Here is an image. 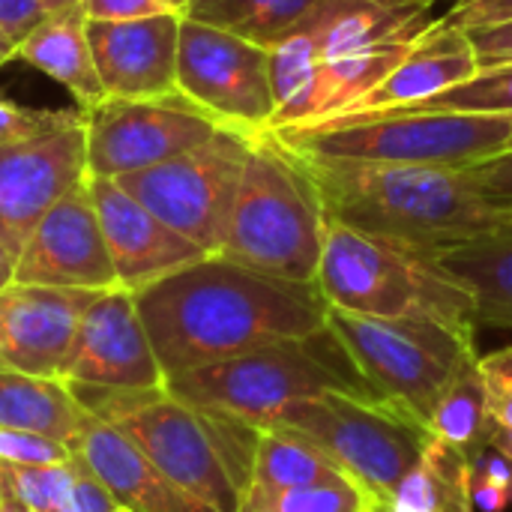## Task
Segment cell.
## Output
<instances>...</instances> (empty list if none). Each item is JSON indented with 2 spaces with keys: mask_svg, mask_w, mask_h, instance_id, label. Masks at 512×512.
<instances>
[{
  "mask_svg": "<svg viewBox=\"0 0 512 512\" xmlns=\"http://www.w3.org/2000/svg\"><path fill=\"white\" fill-rule=\"evenodd\" d=\"M135 303L165 381L282 339L312 336L330 315L318 285L282 282L222 255H204L141 288Z\"/></svg>",
  "mask_w": 512,
  "mask_h": 512,
  "instance_id": "cell-1",
  "label": "cell"
},
{
  "mask_svg": "<svg viewBox=\"0 0 512 512\" xmlns=\"http://www.w3.org/2000/svg\"><path fill=\"white\" fill-rule=\"evenodd\" d=\"M297 159L309 168L327 219L432 255L512 225V207L489 198L474 168Z\"/></svg>",
  "mask_w": 512,
  "mask_h": 512,
  "instance_id": "cell-2",
  "label": "cell"
},
{
  "mask_svg": "<svg viewBox=\"0 0 512 512\" xmlns=\"http://www.w3.org/2000/svg\"><path fill=\"white\" fill-rule=\"evenodd\" d=\"M165 390L186 405L228 414L255 429H270L291 405L324 393L381 399L330 327L174 375Z\"/></svg>",
  "mask_w": 512,
  "mask_h": 512,
  "instance_id": "cell-3",
  "label": "cell"
},
{
  "mask_svg": "<svg viewBox=\"0 0 512 512\" xmlns=\"http://www.w3.org/2000/svg\"><path fill=\"white\" fill-rule=\"evenodd\" d=\"M294 156L315 162L477 168L512 153V114L369 111L270 132Z\"/></svg>",
  "mask_w": 512,
  "mask_h": 512,
  "instance_id": "cell-4",
  "label": "cell"
},
{
  "mask_svg": "<svg viewBox=\"0 0 512 512\" xmlns=\"http://www.w3.org/2000/svg\"><path fill=\"white\" fill-rule=\"evenodd\" d=\"M327 210L309 168L270 132L252 141L219 255L255 273L315 285Z\"/></svg>",
  "mask_w": 512,
  "mask_h": 512,
  "instance_id": "cell-5",
  "label": "cell"
},
{
  "mask_svg": "<svg viewBox=\"0 0 512 512\" xmlns=\"http://www.w3.org/2000/svg\"><path fill=\"white\" fill-rule=\"evenodd\" d=\"M318 291L330 309L366 318H438L477 330L471 291L432 255L327 219Z\"/></svg>",
  "mask_w": 512,
  "mask_h": 512,
  "instance_id": "cell-6",
  "label": "cell"
},
{
  "mask_svg": "<svg viewBox=\"0 0 512 512\" xmlns=\"http://www.w3.org/2000/svg\"><path fill=\"white\" fill-rule=\"evenodd\" d=\"M174 486L216 512H240L261 429L180 402L165 387L144 390L108 420Z\"/></svg>",
  "mask_w": 512,
  "mask_h": 512,
  "instance_id": "cell-7",
  "label": "cell"
},
{
  "mask_svg": "<svg viewBox=\"0 0 512 512\" xmlns=\"http://www.w3.org/2000/svg\"><path fill=\"white\" fill-rule=\"evenodd\" d=\"M438 0H318L303 27L318 54L315 120L348 114L435 21ZM309 126V123H303Z\"/></svg>",
  "mask_w": 512,
  "mask_h": 512,
  "instance_id": "cell-8",
  "label": "cell"
},
{
  "mask_svg": "<svg viewBox=\"0 0 512 512\" xmlns=\"http://www.w3.org/2000/svg\"><path fill=\"white\" fill-rule=\"evenodd\" d=\"M327 327L375 393L426 426L441 390L480 357L474 327L438 318H366L330 309Z\"/></svg>",
  "mask_w": 512,
  "mask_h": 512,
  "instance_id": "cell-9",
  "label": "cell"
},
{
  "mask_svg": "<svg viewBox=\"0 0 512 512\" xmlns=\"http://www.w3.org/2000/svg\"><path fill=\"white\" fill-rule=\"evenodd\" d=\"M273 426L300 432L339 474L387 507L399 480L423 456L432 432L426 423L384 399L324 393L291 405ZM270 426V429H273Z\"/></svg>",
  "mask_w": 512,
  "mask_h": 512,
  "instance_id": "cell-10",
  "label": "cell"
},
{
  "mask_svg": "<svg viewBox=\"0 0 512 512\" xmlns=\"http://www.w3.org/2000/svg\"><path fill=\"white\" fill-rule=\"evenodd\" d=\"M252 141V135L216 129L204 144L153 168L123 174L117 183L177 234L207 255H219Z\"/></svg>",
  "mask_w": 512,
  "mask_h": 512,
  "instance_id": "cell-11",
  "label": "cell"
},
{
  "mask_svg": "<svg viewBox=\"0 0 512 512\" xmlns=\"http://www.w3.org/2000/svg\"><path fill=\"white\" fill-rule=\"evenodd\" d=\"M177 93L219 129L258 138L270 132L276 114L270 48L183 15Z\"/></svg>",
  "mask_w": 512,
  "mask_h": 512,
  "instance_id": "cell-12",
  "label": "cell"
},
{
  "mask_svg": "<svg viewBox=\"0 0 512 512\" xmlns=\"http://www.w3.org/2000/svg\"><path fill=\"white\" fill-rule=\"evenodd\" d=\"M219 126L183 96L105 99L84 111L87 174L117 180L204 144Z\"/></svg>",
  "mask_w": 512,
  "mask_h": 512,
  "instance_id": "cell-13",
  "label": "cell"
},
{
  "mask_svg": "<svg viewBox=\"0 0 512 512\" xmlns=\"http://www.w3.org/2000/svg\"><path fill=\"white\" fill-rule=\"evenodd\" d=\"M60 381L105 390L165 387V372L132 291L108 288L90 300L78 321Z\"/></svg>",
  "mask_w": 512,
  "mask_h": 512,
  "instance_id": "cell-14",
  "label": "cell"
},
{
  "mask_svg": "<svg viewBox=\"0 0 512 512\" xmlns=\"http://www.w3.org/2000/svg\"><path fill=\"white\" fill-rule=\"evenodd\" d=\"M87 177L36 222L15 258L12 282L69 291L120 288Z\"/></svg>",
  "mask_w": 512,
  "mask_h": 512,
  "instance_id": "cell-15",
  "label": "cell"
},
{
  "mask_svg": "<svg viewBox=\"0 0 512 512\" xmlns=\"http://www.w3.org/2000/svg\"><path fill=\"white\" fill-rule=\"evenodd\" d=\"M84 177V123L30 144L0 147V237L15 258L36 222Z\"/></svg>",
  "mask_w": 512,
  "mask_h": 512,
  "instance_id": "cell-16",
  "label": "cell"
},
{
  "mask_svg": "<svg viewBox=\"0 0 512 512\" xmlns=\"http://www.w3.org/2000/svg\"><path fill=\"white\" fill-rule=\"evenodd\" d=\"M87 180L120 288L138 294L141 288L207 255L201 246H195L171 225H165L138 198H132L117 180L108 177H87Z\"/></svg>",
  "mask_w": 512,
  "mask_h": 512,
  "instance_id": "cell-17",
  "label": "cell"
},
{
  "mask_svg": "<svg viewBox=\"0 0 512 512\" xmlns=\"http://www.w3.org/2000/svg\"><path fill=\"white\" fill-rule=\"evenodd\" d=\"M96 294L21 282L0 288V372L60 378L78 321Z\"/></svg>",
  "mask_w": 512,
  "mask_h": 512,
  "instance_id": "cell-18",
  "label": "cell"
},
{
  "mask_svg": "<svg viewBox=\"0 0 512 512\" xmlns=\"http://www.w3.org/2000/svg\"><path fill=\"white\" fill-rule=\"evenodd\" d=\"M183 15L87 21L93 63L108 99H165L177 93Z\"/></svg>",
  "mask_w": 512,
  "mask_h": 512,
  "instance_id": "cell-19",
  "label": "cell"
},
{
  "mask_svg": "<svg viewBox=\"0 0 512 512\" xmlns=\"http://www.w3.org/2000/svg\"><path fill=\"white\" fill-rule=\"evenodd\" d=\"M477 72H480V60L471 33L444 21L441 15L423 30V36L411 45V51L399 60V66L372 93H366L348 114L408 108L438 93H447L456 84H465Z\"/></svg>",
  "mask_w": 512,
  "mask_h": 512,
  "instance_id": "cell-20",
  "label": "cell"
},
{
  "mask_svg": "<svg viewBox=\"0 0 512 512\" xmlns=\"http://www.w3.org/2000/svg\"><path fill=\"white\" fill-rule=\"evenodd\" d=\"M69 447L87 462V468L126 512H216L174 486L123 432L96 417H87Z\"/></svg>",
  "mask_w": 512,
  "mask_h": 512,
  "instance_id": "cell-21",
  "label": "cell"
},
{
  "mask_svg": "<svg viewBox=\"0 0 512 512\" xmlns=\"http://www.w3.org/2000/svg\"><path fill=\"white\" fill-rule=\"evenodd\" d=\"M15 60L39 69L60 87H66L81 111L105 102V87L99 81L90 39H87V15L81 3L45 18L33 33H27L15 45Z\"/></svg>",
  "mask_w": 512,
  "mask_h": 512,
  "instance_id": "cell-22",
  "label": "cell"
},
{
  "mask_svg": "<svg viewBox=\"0 0 512 512\" xmlns=\"http://www.w3.org/2000/svg\"><path fill=\"white\" fill-rule=\"evenodd\" d=\"M474 297L477 327L512 330V225L435 255Z\"/></svg>",
  "mask_w": 512,
  "mask_h": 512,
  "instance_id": "cell-23",
  "label": "cell"
},
{
  "mask_svg": "<svg viewBox=\"0 0 512 512\" xmlns=\"http://www.w3.org/2000/svg\"><path fill=\"white\" fill-rule=\"evenodd\" d=\"M87 417L66 381L0 372V429L36 432L69 444Z\"/></svg>",
  "mask_w": 512,
  "mask_h": 512,
  "instance_id": "cell-24",
  "label": "cell"
},
{
  "mask_svg": "<svg viewBox=\"0 0 512 512\" xmlns=\"http://www.w3.org/2000/svg\"><path fill=\"white\" fill-rule=\"evenodd\" d=\"M474 462L465 450L432 435L387 507L393 512H474Z\"/></svg>",
  "mask_w": 512,
  "mask_h": 512,
  "instance_id": "cell-25",
  "label": "cell"
},
{
  "mask_svg": "<svg viewBox=\"0 0 512 512\" xmlns=\"http://www.w3.org/2000/svg\"><path fill=\"white\" fill-rule=\"evenodd\" d=\"M330 477H339L336 465L315 444H309L300 432H291L282 426L261 429L255 462H252V477H249V489L243 501L267 498V495L309 486V483L330 480Z\"/></svg>",
  "mask_w": 512,
  "mask_h": 512,
  "instance_id": "cell-26",
  "label": "cell"
},
{
  "mask_svg": "<svg viewBox=\"0 0 512 512\" xmlns=\"http://www.w3.org/2000/svg\"><path fill=\"white\" fill-rule=\"evenodd\" d=\"M489 408H486V387L480 375V357L465 363L456 378L441 390L432 414H429V432L450 444L465 450L471 459H480L489 450Z\"/></svg>",
  "mask_w": 512,
  "mask_h": 512,
  "instance_id": "cell-27",
  "label": "cell"
},
{
  "mask_svg": "<svg viewBox=\"0 0 512 512\" xmlns=\"http://www.w3.org/2000/svg\"><path fill=\"white\" fill-rule=\"evenodd\" d=\"M318 0H189L186 18L231 30L264 48L309 18Z\"/></svg>",
  "mask_w": 512,
  "mask_h": 512,
  "instance_id": "cell-28",
  "label": "cell"
},
{
  "mask_svg": "<svg viewBox=\"0 0 512 512\" xmlns=\"http://www.w3.org/2000/svg\"><path fill=\"white\" fill-rule=\"evenodd\" d=\"M372 507L378 504L357 483L339 474V477L285 489L267 498L243 501L240 512H369Z\"/></svg>",
  "mask_w": 512,
  "mask_h": 512,
  "instance_id": "cell-29",
  "label": "cell"
},
{
  "mask_svg": "<svg viewBox=\"0 0 512 512\" xmlns=\"http://www.w3.org/2000/svg\"><path fill=\"white\" fill-rule=\"evenodd\" d=\"M396 111V108H390ZM399 111H468V114H512V63L483 66L465 84L450 87L426 102Z\"/></svg>",
  "mask_w": 512,
  "mask_h": 512,
  "instance_id": "cell-30",
  "label": "cell"
},
{
  "mask_svg": "<svg viewBox=\"0 0 512 512\" xmlns=\"http://www.w3.org/2000/svg\"><path fill=\"white\" fill-rule=\"evenodd\" d=\"M0 474L6 483L15 489L21 501H27L39 512H63L72 489H75V474H78V459L72 453L69 462L63 465H48V468H21V465H6L0 462Z\"/></svg>",
  "mask_w": 512,
  "mask_h": 512,
  "instance_id": "cell-31",
  "label": "cell"
},
{
  "mask_svg": "<svg viewBox=\"0 0 512 512\" xmlns=\"http://www.w3.org/2000/svg\"><path fill=\"white\" fill-rule=\"evenodd\" d=\"M84 123L81 108H30L0 96V147L30 144Z\"/></svg>",
  "mask_w": 512,
  "mask_h": 512,
  "instance_id": "cell-32",
  "label": "cell"
},
{
  "mask_svg": "<svg viewBox=\"0 0 512 512\" xmlns=\"http://www.w3.org/2000/svg\"><path fill=\"white\" fill-rule=\"evenodd\" d=\"M69 459H72V447L63 441L36 432H21V429H0V462L6 465L48 468V465H63Z\"/></svg>",
  "mask_w": 512,
  "mask_h": 512,
  "instance_id": "cell-33",
  "label": "cell"
},
{
  "mask_svg": "<svg viewBox=\"0 0 512 512\" xmlns=\"http://www.w3.org/2000/svg\"><path fill=\"white\" fill-rule=\"evenodd\" d=\"M474 507L486 512H501L512 504V462L495 450H486L474 462Z\"/></svg>",
  "mask_w": 512,
  "mask_h": 512,
  "instance_id": "cell-34",
  "label": "cell"
},
{
  "mask_svg": "<svg viewBox=\"0 0 512 512\" xmlns=\"http://www.w3.org/2000/svg\"><path fill=\"white\" fill-rule=\"evenodd\" d=\"M480 375L486 387V408L492 426L512 429V348L480 357Z\"/></svg>",
  "mask_w": 512,
  "mask_h": 512,
  "instance_id": "cell-35",
  "label": "cell"
},
{
  "mask_svg": "<svg viewBox=\"0 0 512 512\" xmlns=\"http://www.w3.org/2000/svg\"><path fill=\"white\" fill-rule=\"evenodd\" d=\"M75 3H81V0H0V30L12 45H18L45 18H51Z\"/></svg>",
  "mask_w": 512,
  "mask_h": 512,
  "instance_id": "cell-36",
  "label": "cell"
},
{
  "mask_svg": "<svg viewBox=\"0 0 512 512\" xmlns=\"http://www.w3.org/2000/svg\"><path fill=\"white\" fill-rule=\"evenodd\" d=\"M87 21H135L153 15H186L189 0H81Z\"/></svg>",
  "mask_w": 512,
  "mask_h": 512,
  "instance_id": "cell-37",
  "label": "cell"
},
{
  "mask_svg": "<svg viewBox=\"0 0 512 512\" xmlns=\"http://www.w3.org/2000/svg\"><path fill=\"white\" fill-rule=\"evenodd\" d=\"M75 459H78L75 489H72V498H69L63 512H126L117 504V498L105 489V483L87 468V462L78 453H75Z\"/></svg>",
  "mask_w": 512,
  "mask_h": 512,
  "instance_id": "cell-38",
  "label": "cell"
},
{
  "mask_svg": "<svg viewBox=\"0 0 512 512\" xmlns=\"http://www.w3.org/2000/svg\"><path fill=\"white\" fill-rule=\"evenodd\" d=\"M444 21L462 30H480L492 24L512 21V0H453L444 12Z\"/></svg>",
  "mask_w": 512,
  "mask_h": 512,
  "instance_id": "cell-39",
  "label": "cell"
},
{
  "mask_svg": "<svg viewBox=\"0 0 512 512\" xmlns=\"http://www.w3.org/2000/svg\"><path fill=\"white\" fill-rule=\"evenodd\" d=\"M468 33H471L474 48H477L480 69L483 66H498V63H512V21L480 27V30H468Z\"/></svg>",
  "mask_w": 512,
  "mask_h": 512,
  "instance_id": "cell-40",
  "label": "cell"
},
{
  "mask_svg": "<svg viewBox=\"0 0 512 512\" xmlns=\"http://www.w3.org/2000/svg\"><path fill=\"white\" fill-rule=\"evenodd\" d=\"M474 174L483 183V189L489 192V198H495L504 207H512V153L477 165Z\"/></svg>",
  "mask_w": 512,
  "mask_h": 512,
  "instance_id": "cell-41",
  "label": "cell"
},
{
  "mask_svg": "<svg viewBox=\"0 0 512 512\" xmlns=\"http://www.w3.org/2000/svg\"><path fill=\"white\" fill-rule=\"evenodd\" d=\"M0 512H39V510H33L27 501H21V498L15 495V489L6 483V477L0 474Z\"/></svg>",
  "mask_w": 512,
  "mask_h": 512,
  "instance_id": "cell-42",
  "label": "cell"
},
{
  "mask_svg": "<svg viewBox=\"0 0 512 512\" xmlns=\"http://www.w3.org/2000/svg\"><path fill=\"white\" fill-rule=\"evenodd\" d=\"M489 450L501 453L504 459H510L512 462V429L492 426V429H489Z\"/></svg>",
  "mask_w": 512,
  "mask_h": 512,
  "instance_id": "cell-43",
  "label": "cell"
},
{
  "mask_svg": "<svg viewBox=\"0 0 512 512\" xmlns=\"http://www.w3.org/2000/svg\"><path fill=\"white\" fill-rule=\"evenodd\" d=\"M12 279H15V255L9 252V246L0 237V288L12 285Z\"/></svg>",
  "mask_w": 512,
  "mask_h": 512,
  "instance_id": "cell-44",
  "label": "cell"
},
{
  "mask_svg": "<svg viewBox=\"0 0 512 512\" xmlns=\"http://www.w3.org/2000/svg\"><path fill=\"white\" fill-rule=\"evenodd\" d=\"M9 60H15V45L3 36V30H0V66H6Z\"/></svg>",
  "mask_w": 512,
  "mask_h": 512,
  "instance_id": "cell-45",
  "label": "cell"
},
{
  "mask_svg": "<svg viewBox=\"0 0 512 512\" xmlns=\"http://www.w3.org/2000/svg\"><path fill=\"white\" fill-rule=\"evenodd\" d=\"M369 512H393V510H390V507H381V504H378V507H372Z\"/></svg>",
  "mask_w": 512,
  "mask_h": 512,
  "instance_id": "cell-46",
  "label": "cell"
}]
</instances>
